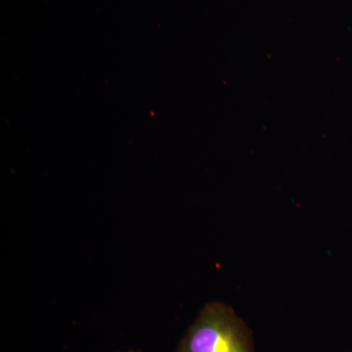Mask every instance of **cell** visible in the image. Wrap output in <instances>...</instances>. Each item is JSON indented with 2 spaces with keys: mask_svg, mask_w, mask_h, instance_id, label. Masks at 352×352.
Instances as JSON below:
<instances>
[{
  "mask_svg": "<svg viewBox=\"0 0 352 352\" xmlns=\"http://www.w3.org/2000/svg\"><path fill=\"white\" fill-rule=\"evenodd\" d=\"M176 352H256L251 330L232 308L208 303L190 326Z\"/></svg>",
  "mask_w": 352,
  "mask_h": 352,
  "instance_id": "obj_1",
  "label": "cell"
},
{
  "mask_svg": "<svg viewBox=\"0 0 352 352\" xmlns=\"http://www.w3.org/2000/svg\"><path fill=\"white\" fill-rule=\"evenodd\" d=\"M127 352H135V351H127Z\"/></svg>",
  "mask_w": 352,
  "mask_h": 352,
  "instance_id": "obj_2",
  "label": "cell"
}]
</instances>
